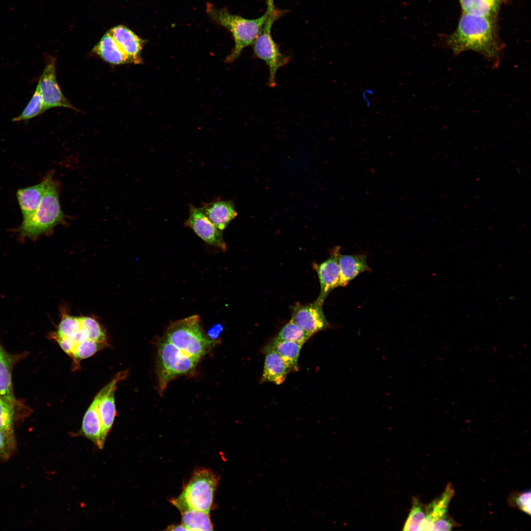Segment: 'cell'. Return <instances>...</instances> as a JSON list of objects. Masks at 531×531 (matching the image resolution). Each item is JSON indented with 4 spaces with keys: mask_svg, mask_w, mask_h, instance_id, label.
Returning <instances> with one entry per match:
<instances>
[{
    "mask_svg": "<svg viewBox=\"0 0 531 531\" xmlns=\"http://www.w3.org/2000/svg\"><path fill=\"white\" fill-rule=\"evenodd\" d=\"M445 44L455 55L472 51L482 55L495 68L500 63L503 45L498 38L494 19L463 13Z\"/></svg>",
    "mask_w": 531,
    "mask_h": 531,
    "instance_id": "1",
    "label": "cell"
},
{
    "mask_svg": "<svg viewBox=\"0 0 531 531\" xmlns=\"http://www.w3.org/2000/svg\"><path fill=\"white\" fill-rule=\"evenodd\" d=\"M206 12L213 21L227 29L233 37L235 46L226 58V63H232L236 60L245 48L253 45L269 14L266 11L260 17L246 19L232 14L226 9L216 8L211 4H207Z\"/></svg>",
    "mask_w": 531,
    "mask_h": 531,
    "instance_id": "2",
    "label": "cell"
},
{
    "mask_svg": "<svg viewBox=\"0 0 531 531\" xmlns=\"http://www.w3.org/2000/svg\"><path fill=\"white\" fill-rule=\"evenodd\" d=\"M198 315L176 321L167 327L164 336L185 354L200 360L218 342L205 333Z\"/></svg>",
    "mask_w": 531,
    "mask_h": 531,
    "instance_id": "3",
    "label": "cell"
},
{
    "mask_svg": "<svg viewBox=\"0 0 531 531\" xmlns=\"http://www.w3.org/2000/svg\"><path fill=\"white\" fill-rule=\"evenodd\" d=\"M218 483L217 476L207 469L196 471L181 494L171 503L181 512L195 509L209 513Z\"/></svg>",
    "mask_w": 531,
    "mask_h": 531,
    "instance_id": "4",
    "label": "cell"
},
{
    "mask_svg": "<svg viewBox=\"0 0 531 531\" xmlns=\"http://www.w3.org/2000/svg\"><path fill=\"white\" fill-rule=\"evenodd\" d=\"M200 360L179 350L164 336L157 344L158 391L161 395L174 379L192 374Z\"/></svg>",
    "mask_w": 531,
    "mask_h": 531,
    "instance_id": "5",
    "label": "cell"
},
{
    "mask_svg": "<svg viewBox=\"0 0 531 531\" xmlns=\"http://www.w3.org/2000/svg\"><path fill=\"white\" fill-rule=\"evenodd\" d=\"M62 219L57 186L52 178L38 207L33 214L23 219L18 230L21 236L34 238L50 231Z\"/></svg>",
    "mask_w": 531,
    "mask_h": 531,
    "instance_id": "6",
    "label": "cell"
},
{
    "mask_svg": "<svg viewBox=\"0 0 531 531\" xmlns=\"http://www.w3.org/2000/svg\"><path fill=\"white\" fill-rule=\"evenodd\" d=\"M286 12V10L275 9L274 11L269 13L260 34L252 45L254 56L263 60L268 67L269 77L267 85L272 88L276 85V74L277 70L286 65L291 59L290 56L281 52L271 34L274 23Z\"/></svg>",
    "mask_w": 531,
    "mask_h": 531,
    "instance_id": "7",
    "label": "cell"
},
{
    "mask_svg": "<svg viewBox=\"0 0 531 531\" xmlns=\"http://www.w3.org/2000/svg\"><path fill=\"white\" fill-rule=\"evenodd\" d=\"M55 59L50 58L39 79L38 85L43 99L45 110L54 107L77 109L65 97L57 82Z\"/></svg>",
    "mask_w": 531,
    "mask_h": 531,
    "instance_id": "8",
    "label": "cell"
},
{
    "mask_svg": "<svg viewBox=\"0 0 531 531\" xmlns=\"http://www.w3.org/2000/svg\"><path fill=\"white\" fill-rule=\"evenodd\" d=\"M185 225L191 229L206 243L223 251L226 250L223 231L208 218L200 208L190 206L189 216L185 221Z\"/></svg>",
    "mask_w": 531,
    "mask_h": 531,
    "instance_id": "9",
    "label": "cell"
},
{
    "mask_svg": "<svg viewBox=\"0 0 531 531\" xmlns=\"http://www.w3.org/2000/svg\"><path fill=\"white\" fill-rule=\"evenodd\" d=\"M322 306L316 301L305 305L296 303L292 308L291 320L312 336L330 326Z\"/></svg>",
    "mask_w": 531,
    "mask_h": 531,
    "instance_id": "10",
    "label": "cell"
},
{
    "mask_svg": "<svg viewBox=\"0 0 531 531\" xmlns=\"http://www.w3.org/2000/svg\"><path fill=\"white\" fill-rule=\"evenodd\" d=\"M340 248L336 246L330 252L329 257L324 262L318 265L313 264V267L317 272L320 283V293L315 300L323 305L327 295L335 288L338 287L339 282V267L338 264Z\"/></svg>",
    "mask_w": 531,
    "mask_h": 531,
    "instance_id": "11",
    "label": "cell"
},
{
    "mask_svg": "<svg viewBox=\"0 0 531 531\" xmlns=\"http://www.w3.org/2000/svg\"><path fill=\"white\" fill-rule=\"evenodd\" d=\"M127 371H121L116 375L109 382V387L101 398L98 406L102 428V441L105 444L117 414L115 392L117 384L127 376Z\"/></svg>",
    "mask_w": 531,
    "mask_h": 531,
    "instance_id": "12",
    "label": "cell"
},
{
    "mask_svg": "<svg viewBox=\"0 0 531 531\" xmlns=\"http://www.w3.org/2000/svg\"><path fill=\"white\" fill-rule=\"evenodd\" d=\"M109 387V383L95 396L83 419L80 431L81 435L92 442L99 449H103L102 428L98 412L99 402Z\"/></svg>",
    "mask_w": 531,
    "mask_h": 531,
    "instance_id": "13",
    "label": "cell"
},
{
    "mask_svg": "<svg viewBox=\"0 0 531 531\" xmlns=\"http://www.w3.org/2000/svg\"><path fill=\"white\" fill-rule=\"evenodd\" d=\"M133 64H142V52L146 41L123 26H118L109 32Z\"/></svg>",
    "mask_w": 531,
    "mask_h": 531,
    "instance_id": "14",
    "label": "cell"
},
{
    "mask_svg": "<svg viewBox=\"0 0 531 531\" xmlns=\"http://www.w3.org/2000/svg\"><path fill=\"white\" fill-rule=\"evenodd\" d=\"M52 178V175L49 174L38 184L18 190L16 196L24 219L31 215L36 210L46 187Z\"/></svg>",
    "mask_w": 531,
    "mask_h": 531,
    "instance_id": "15",
    "label": "cell"
},
{
    "mask_svg": "<svg viewBox=\"0 0 531 531\" xmlns=\"http://www.w3.org/2000/svg\"><path fill=\"white\" fill-rule=\"evenodd\" d=\"M454 492L452 484L448 483L442 494L426 507L425 517L418 531H432L434 523L447 515L448 505L454 495Z\"/></svg>",
    "mask_w": 531,
    "mask_h": 531,
    "instance_id": "16",
    "label": "cell"
},
{
    "mask_svg": "<svg viewBox=\"0 0 531 531\" xmlns=\"http://www.w3.org/2000/svg\"><path fill=\"white\" fill-rule=\"evenodd\" d=\"M200 209L222 231L237 214L233 203L229 201L218 200L206 203Z\"/></svg>",
    "mask_w": 531,
    "mask_h": 531,
    "instance_id": "17",
    "label": "cell"
},
{
    "mask_svg": "<svg viewBox=\"0 0 531 531\" xmlns=\"http://www.w3.org/2000/svg\"><path fill=\"white\" fill-rule=\"evenodd\" d=\"M339 287H345L357 275L371 270L366 256L363 255H341L338 259Z\"/></svg>",
    "mask_w": 531,
    "mask_h": 531,
    "instance_id": "18",
    "label": "cell"
},
{
    "mask_svg": "<svg viewBox=\"0 0 531 531\" xmlns=\"http://www.w3.org/2000/svg\"><path fill=\"white\" fill-rule=\"evenodd\" d=\"M93 52L105 61L114 65L132 63L109 32L105 34L94 46Z\"/></svg>",
    "mask_w": 531,
    "mask_h": 531,
    "instance_id": "19",
    "label": "cell"
},
{
    "mask_svg": "<svg viewBox=\"0 0 531 531\" xmlns=\"http://www.w3.org/2000/svg\"><path fill=\"white\" fill-rule=\"evenodd\" d=\"M303 345L289 341L272 340L264 349V352L274 351L282 358L290 372L298 370V360Z\"/></svg>",
    "mask_w": 531,
    "mask_h": 531,
    "instance_id": "20",
    "label": "cell"
},
{
    "mask_svg": "<svg viewBox=\"0 0 531 531\" xmlns=\"http://www.w3.org/2000/svg\"><path fill=\"white\" fill-rule=\"evenodd\" d=\"M265 353L261 382L272 383L277 385L282 384L290 372L289 369L276 352L269 351Z\"/></svg>",
    "mask_w": 531,
    "mask_h": 531,
    "instance_id": "21",
    "label": "cell"
},
{
    "mask_svg": "<svg viewBox=\"0 0 531 531\" xmlns=\"http://www.w3.org/2000/svg\"><path fill=\"white\" fill-rule=\"evenodd\" d=\"M11 367L9 358L0 350V398L14 405L11 381Z\"/></svg>",
    "mask_w": 531,
    "mask_h": 531,
    "instance_id": "22",
    "label": "cell"
},
{
    "mask_svg": "<svg viewBox=\"0 0 531 531\" xmlns=\"http://www.w3.org/2000/svg\"><path fill=\"white\" fill-rule=\"evenodd\" d=\"M182 525L187 531H211L213 525L208 513L189 509L181 512Z\"/></svg>",
    "mask_w": 531,
    "mask_h": 531,
    "instance_id": "23",
    "label": "cell"
},
{
    "mask_svg": "<svg viewBox=\"0 0 531 531\" xmlns=\"http://www.w3.org/2000/svg\"><path fill=\"white\" fill-rule=\"evenodd\" d=\"M463 13L494 19L497 9L488 0H459Z\"/></svg>",
    "mask_w": 531,
    "mask_h": 531,
    "instance_id": "24",
    "label": "cell"
},
{
    "mask_svg": "<svg viewBox=\"0 0 531 531\" xmlns=\"http://www.w3.org/2000/svg\"><path fill=\"white\" fill-rule=\"evenodd\" d=\"M45 111L39 87L37 84L32 97L24 109L19 115L14 118L12 121H27L40 115Z\"/></svg>",
    "mask_w": 531,
    "mask_h": 531,
    "instance_id": "25",
    "label": "cell"
},
{
    "mask_svg": "<svg viewBox=\"0 0 531 531\" xmlns=\"http://www.w3.org/2000/svg\"><path fill=\"white\" fill-rule=\"evenodd\" d=\"M311 336L310 334L291 320L281 328L273 340L293 342L303 345Z\"/></svg>",
    "mask_w": 531,
    "mask_h": 531,
    "instance_id": "26",
    "label": "cell"
},
{
    "mask_svg": "<svg viewBox=\"0 0 531 531\" xmlns=\"http://www.w3.org/2000/svg\"><path fill=\"white\" fill-rule=\"evenodd\" d=\"M61 319L57 331L51 335L60 338H67L81 327V317L71 316L62 310Z\"/></svg>",
    "mask_w": 531,
    "mask_h": 531,
    "instance_id": "27",
    "label": "cell"
},
{
    "mask_svg": "<svg viewBox=\"0 0 531 531\" xmlns=\"http://www.w3.org/2000/svg\"><path fill=\"white\" fill-rule=\"evenodd\" d=\"M14 405L0 398V431L15 437L13 428Z\"/></svg>",
    "mask_w": 531,
    "mask_h": 531,
    "instance_id": "28",
    "label": "cell"
},
{
    "mask_svg": "<svg viewBox=\"0 0 531 531\" xmlns=\"http://www.w3.org/2000/svg\"><path fill=\"white\" fill-rule=\"evenodd\" d=\"M106 345V343L88 339L77 345L74 350L72 358L75 362H78L91 356Z\"/></svg>",
    "mask_w": 531,
    "mask_h": 531,
    "instance_id": "29",
    "label": "cell"
},
{
    "mask_svg": "<svg viewBox=\"0 0 531 531\" xmlns=\"http://www.w3.org/2000/svg\"><path fill=\"white\" fill-rule=\"evenodd\" d=\"M81 322L83 327L88 334L89 339L107 343L106 333L101 324L95 319L89 316H81Z\"/></svg>",
    "mask_w": 531,
    "mask_h": 531,
    "instance_id": "30",
    "label": "cell"
},
{
    "mask_svg": "<svg viewBox=\"0 0 531 531\" xmlns=\"http://www.w3.org/2000/svg\"><path fill=\"white\" fill-rule=\"evenodd\" d=\"M425 517V513L421 503L417 499H414L403 530L418 531Z\"/></svg>",
    "mask_w": 531,
    "mask_h": 531,
    "instance_id": "31",
    "label": "cell"
},
{
    "mask_svg": "<svg viewBox=\"0 0 531 531\" xmlns=\"http://www.w3.org/2000/svg\"><path fill=\"white\" fill-rule=\"evenodd\" d=\"M530 490L512 495L508 500L512 506L517 507L524 513L531 515V502Z\"/></svg>",
    "mask_w": 531,
    "mask_h": 531,
    "instance_id": "32",
    "label": "cell"
},
{
    "mask_svg": "<svg viewBox=\"0 0 531 531\" xmlns=\"http://www.w3.org/2000/svg\"><path fill=\"white\" fill-rule=\"evenodd\" d=\"M15 448V437H10L0 431V459H8Z\"/></svg>",
    "mask_w": 531,
    "mask_h": 531,
    "instance_id": "33",
    "label": "cell"
},
{
    "mask_svg": "<svg viewBox=\"0 0 531 531\" xmlns=\"http://www.w3.org/2000/svg\"><path fill=\"white\" fill-rule=\"evenodd\" d=\"M457 523L447 515L437 520L432 526V531H451Z\"/></svg>",
    "mask_w": 531,
    "mask_h": 531,
    "instance_id": "34",
    "label": "cell"
},
{
    "mask_svg": "<svg viewBox=\"0 0 531 531\" xmlns=\"http://www.w3.org/2000/svg\"><path fill=\"white\" fill-rule=\"evenodd\" d=\"M51 337L58 343L61 349L72 358L74 347L70 340L66 338H60L51 335Z\"/></svg>",
    "mask_w": 531,
    "mask_h": 531,
    "instance_id": "35",
    "label": "cell"
},
{
    "mask_svg": "<svg viewBox=\"0 0 531 531\" xmlns=\"http://www.w3.org/2000/svg\"><path fill=\"white\" fill-rule=\"evenodd\" d=\"M223 329V326L221 324H215L208 330L207 335L210 339L216 340Z\"/></svg>",
    "mask_w": 531,
    "mask_h": 531,
    "instance_id": "36",
    "label": "cell"
},
{
    "mask_svg": "<svg viewBox=\"0 0 531 531\" xmlns=\"http://www.w3.org/2000/svg\"><path fill=\"white\" fill-rule=\"evenodd\" d=\"M267 3V12L271 13L276 9L274 5V0H266Z\"/></svg>",
    "mask_w": 531,
    "mask_h": 531,
    "instance_id": "37",
    "label": "cell"
},
{
    "mask_svg": "<svg viewBox=\"0 0 531 531\" xmlns=\"http://www.w3.org/2000/svg\"><path fill=\"white\" fill-rule=\"evenodd\" d=\"M168 530L172 531L186 530V529L181 524L179 525H172L170 526Z\"/></svg>",
    "mask_w": 531,
    "mask_h": 531,
    "instance_id": "38",
    "label": "cell"
},
{
    "mask_svg": "<svg viewBox=\"0 0 531 531\" xmlns=\"http://www.w3.org/2000/svg\"><path fill=\"white\" fill-rule=\"evenodd\" d=\"M497 9L498 8L501 0H488Z\"/></svg>",
    "mask_w": 531,
    "mask_h": 531,
    "instance_id": "39",
    "label": "cell"
},
{
    "mask_svg": "<svg viewBox=\"0 0 531 531\" xmlns=\"http://www.w3.org/2000/svg\"><path fill=\"white\" fill-rule=\"evenodd\" d=\"M1 349V347H0V350Z\"/></svg>",
    "mask_w": 531,
    "mask_h": 531,
    "instance_id": "40",
    "label": "cell"
}]
</instances>
